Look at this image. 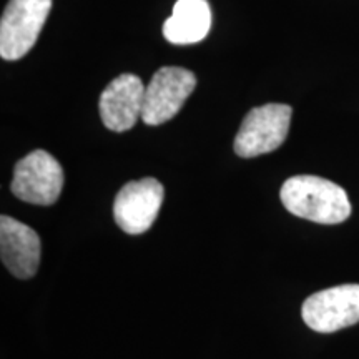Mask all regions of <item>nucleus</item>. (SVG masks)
I'll use <instances>...</instances> for the list:
<instances>
[{
	"instance_id": "nucleus-1",
	"label": "nucleus",
	"mask_w": 359,
	"mask_h": 359,
	"mask_svg": "<svg viewBox=\"0 0 359 359\" xmlns=\"http://www.w3.org/2000/svg\"><path fill=\"white\" fill-rule=\"evenodd\" d=\"M281 201L294 217L320 224H338L351 215L348 193L330 180L314 175H298L281 187Z\"/></svg>"
},
{
	"instance_id": "nucleus-2",
	"label": "nucleus",
	"mask_w": 359,
	"mask_h": 359,
	"mask_svg": "<svg viewBox=\"0 0 359 359\" xmlns=\"http://www.w3.org/2000/svg\"><path fill=\"white\" fill-rule=\"evenodd\" d=\"M52 8V0H8L0 20V57L13 62L37 42Z\"/></svg>"
},
{
	"instance_id": "nucleus-3",
	"label": "nucleus",
	"mask_w": 359,
	"mask_h": 359,
	"mask_svg": "<svg viewBox=\"0 0 359 359\" xmlns=\"http://www.w3.org/2000/svg\"><path fill=\"white\" fill-rule=\"evenodd\" d=\"M290 105L266 103L250 110L235 138V151L241 158H253L275 151L285 143L291 123Z\"/></svg>"
},
{
	"instance_id": "nucleus-4",
	"label": "nucleus",
	"mask_w": 359,
	"mask_h": 359,
	"mask_svg": "<svg viewBox=\"0 0 359 359\" xmlns=\"http://www.w3.org/2000/svg\"><path fill=\"white\" fill-rule=\"evenodd\" d=\"M12 193L32 205H53L64 188V170L45 150H35L15 165Z\"/></svg>"
},
{
	"instance_id": "nucleus-5",
	"label": "nucleus",
	"mask_w": 359,
	"mask_h": 359,
	"mask_svg": "<svg viewBox=\"0 0 359 359\" xmlns=\"http://www.w3.org/2000/svg\"><path fill=\"white\" fill-rule=\"evenodd\" d=\"M196 87V77L183 67H161L145 88L142 120L147 125H161L182 110Z\"/></svg>"
},
{
	"instance_id": "nucleus-6",
	"label": "nucleus",
	"mask_w": 359,
	"mask_h": 359,
	"mask_svg": "<svg viewBox=\"0 0 359 359\" xmlns=\"http://www.w3.org/2000/svg\"><path fill=\"white\" fill-rule=\"evenodd\" d=\"M303 320L316 333H334L359 323V285L318 291L304 302Z\"/></svg>"
},
{
	"instance_id": "nucleus-7",
	"label": "nucleus",
	"mask_w": 359,
	"mask_h": 359,
	"mask_svg": "<svg viewBox=\"0 0 359 359\" xmlns=\"http://www.w3.org/2000/svg\"><path fill=\"white\" fill-rule=\"evenodd\" d=\"M165 190L156 178H142L122 187L114 203V217L128 235L148 231L158 217Z\"/></svg>"
},
{
	"instance_id": "nucleus-8",
	"label": "nucleus",
	"mask_w": 359,
	"mask_h": 359,
	"mask_svg": "<svg viewBox=\"0 0 359 359\" xmlns=\"http://www.w3.org/2000/svg\"><path fill=\"white\" fill-rule=\"evenodd\" d=\"M145 85L133 74H122L102 92L98 110L102 122L111 132H127L142 118Z\"/></svg>"
},
{
	"instance_id": "nucleus-9",
	"label": "nucleus",
	"mask_w": 359,
	"mask_h": 359,
	"mask_svg": "<svg viewBox=\"0 0 359 359\" xmlns=\"http://www.w3.org/2000/svg\"><path fill=\"white\" fill-rule=\"evenodd\" d=\"M40 238L32 228L7 215L0 218V257L6 268L19 280H29L40 264Z\"/></svg>"
},
{
	"instance_id": "nucleus-10",
	"label": "nucleus",
	"mask_w": 359,
	"mask_h": 359,
	"mask_svg": "<svg viewBox=\"0 0 359 359\" xmlns=\"http://www.w3.org/2000/svg\"><path fill=\"white\" fill-rule=\"evenodd\" d=\"M212 27V11L206 0H178L172 17L163 24V35L170 43L190 45L203 40Z\"/></svg>"
}]
</instances>
